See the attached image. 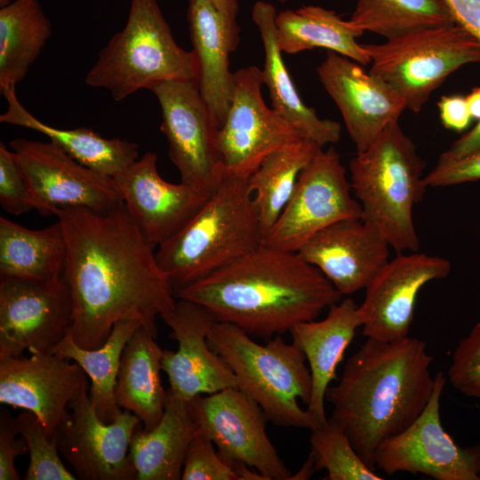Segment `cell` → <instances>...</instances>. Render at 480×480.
I'll use <instances>...</instances> for the list:
<instances>
[{
    "mask_svg": "<svg viewBox=\"0 0 480 480\" xmlns=\"http://www.w3.org/2000/svg\"><path fill=\"white\" fill-rule=\"evenodd\" d=\"M66 239L62 278L73 302V338L99 348L114 325L136 321L156 338V319L175 309V292L160 268L154 244L124 204L106 212L68 207L55 214Z\"/></svg>",
    "mask_w": 480,
    "mask_h": 480,
    "instance_id": "cell-1",
    "label": "cell"
},
{
    "mask_svg": "<svg viewBox=\"0 0 480 480\" xmlns=\"http://www.w3.org/2000/svg\"><path fill=\"white\" fill-rule=\"evenodd\" d=\"M175 296L204 307L216 322L270 339L316 319L343 295L298 252L262 244Z\"/></svg>",
    "mask_w": 480,
    "mask_h": 480,
    "instance_id": "cell-2",
    "label": "cell"
},
{
    "mask_svg": "<svg viewBox=\"0 0 480 480\" xmlns=\"http://www.w3.org/2000/svg\"><path fill=\"white\" fill-rule=\"evenodd\" d=\"M432 361L422 340L367 338L347 360L337 384L328 387L330 419L372 468L378 445L409 427L428 404L435 388Z\"/></svg>",
    "mask_w": 480,
    "mask_h": 480,
    "instance_id": "cell-3",
    "label": "cell"
},
{
    "mask_svg": "<svg viewBox=\"0 0 480 480\" xmlns=\"http://www.w3.org/2000/svg\"><path fill=\"white\" fill-rule=\"evenodd\" d=\"M248 178L224 173L218 188L156 257L174 292L234 262L263 244Z\"/></svg>",
    "mask_w": 480,
    "mask_h": 480,
    "instance_id": "cell-4",
    "label": "cell"
},
{
    "mask_svg": "<svg viewBox=\"0 0 480 480\" xmlns=\"http://www.w3.org/2000/svg\"><path fill=\"white\" fill-rule=\"evenodd\" d=\"M424 166L414 142L398 122L387 126L349 163L350 184L361 205L362 219L397 253L420 248L412 211L428 188Z\"/></svg>",
    "mask_w": 480,
    "mask_h": 480,
    "instance_id": "cell-5",
    "label": "cell"
},
{
    "mask_svg": "<svg viewBox=\"0 0 480 480\" xmlns=\"http://www.w3.org/2000/svg\"><path fill=\"white\" fill-rule=\"evenodd\" d=\"M207 339L231 368L237 388L260 405L268 421L278 427L317 428L298 403H309L312 378L297 344L277 335L260 345L241 328L222 322H214Z\"/></svg>",
    "mask_w": 480,
    "mask_h": 480,
    "instance_id": "cell-6",
    "label": "cell"
},
{
    "mask_svg": "<svg viewBox=\"0 0 480 480\" xmlns=\"http://www.w3.org/2000/svg\"><path fill=\"white\" fill-rule=\"evenodd\" d=\"M193 52L174 40L156 0H131L124 28L100 52L85 84L108 90L116 101L171 80L197 82Z\"/></svg>",
    "mask_w": 480,
    "mask_h": 480,
    "instance_id": "cell-7",
    "label": "cell"
},
{
    "mask_svg": "<svg viewBox=\"0 0 480 480\" xmlns=\"http://www.w3.org/2000/svg\"><path fill=\"white\" fill-rule=\"evenodd\" d=\"M363 46L371 58L369 72L391 85L413 112L421 110L452 72L480 62V42L458 23L421 28Z\"/></svg>",
    "mask_w": 480,
    "mask_h": 480,
    "instance_id": "cell-8",
    "label": "cell"
},
{
    "mask_svg": "<svg viewBox=\"0 0 480 480\" xmlns=\"http://www.w3.org/2000/svg\"><path fill=\"white\" fill-rule=\"evenodd\" d=\"M162 115L160 129L180 182L211 196L224 176L220 128L202 98L196 81L171 80L150 90Z\"/></svg>",
    "mask_w": 480,
    "mask_h": 480,
    "instance_id": "cell-9",
    "label": "cell"
},
{
    "mask_svg": "<svg viewBox=\"0 0 480 480\" xmlns=\"http://www.w3.org/2000/svg\"><path fill=\"white\" fill-rule=\"evenodd\" d=\"M28 189L29 203L48 216L62 208L106 212L124 204L114 178L77 162L52 141H10Z\"/></svg>",
    "mask_w": 480,
    "mask_h": 480,
    "instance_id": "cell-10",
    "label": "cell"
},
{
    "mask_svg": "<svg viewBox=\"0 0 480 480\" xmlns=\"http://www.w3.org/2000/svg\"><path fill=\"white\" fill-rule=\"evenodd\" d=\"M337 150L320 149L300 172L293 194L263 244L298 252L316 233L342 220L362 218Z\"/></svg>",
    "mask_w": 480,
    "mask_h": 480,
    "instance_id": "cell-11",
    "label": "cell"
},
{
    "mask_svg": "<svg viewBox=\"0 0 480 480\" xmlns=\"http://www.w3.org/2000/svg\"><path fill=\"white\" fill-rule=\"evenodd\" d=\"M139 418L122 411L105 423L89 396L87 380L68 406L53 437L60 453L81 480H135L137 472L130 456V444Z\"/></svg>",
    "mask_w": 480,
    "mask_h": 480,
    "instance_id": "cell-12",
    "label": "cell"
},
{
    "mask_svg": "<svg viewBox=\"0 0 480 480\" xmlns=\"http://www.w3.org/2000/svg\"><path fill=\"white\" fill-rule=\"evenodd\" d=\"M445 382L444 373L438 372L424 410L404 430L378 445L374 467L389 476L408 472L436 480H480V444L460 446L442 424L440 398Z\"/></svg>",
    "mask_w": 480,
    "mask_h": 480,
    "instance_id": "cell-13",
    "label": "cell"
},
{
    "mask_svg": "<svg viewBox=\"0 0 480 480\" xmlns=\"http://www.w3.org/2000/svg\"><path fill=\"white\" fill-rule=\"evenodd\" d=\"M73 302L64 279L0 276V358L50 352L71 330Z\"/></svg>",
    "mask_w": 480,
    "mask_h": 480,
    "instance_id": "cell-14",
    "label": "cell"
},
{
    "mask_svg": "<svg viewBox=\"0 0 480 480\" xmlns=\"http://www.w3.org/2000/svg\"><path fill=\"white\" fill-rule=\"evenodd\" d=\"M188 406L198 434L210 439L226 461L243 462L265 480L291 479L267 435L263 411L238 388L197 396Z\"/></svg>",
    "mask_w": 480,
    "mask_h": 480,
    "instance_id": "cell-15",
    "label": "cell"
},
{
    "mask_svg": "<svg viewBox=\"0 0 480 480\" xmlns=\"http://www.w3.org/2000/svg\"><path fill=\"white\" fill-rule=\"evenodd\" d=\"M233 75L234 91L219 131V148L224 173L249 178L272 152L306 137L266 105L260 68L249 66Z\"/></svg>",
    "mask_w": 480,
    "mask_h": 480,
    "instance_id": "cell-16",
    "label": "cell"
},
{
    "mask_svg": "<svg viewBox=\"0 0 480 480\" xmlns=\"http://www.w3.org/2000/svg\"><path fill=\"white\" fill-rule=\"evenodd\" d=\"M451 268L444 258L417 252L389 260L365 288L358 306L363 334L384 341L409 337L420 291L428 282L446 277Z\"/></svg>",
    "mask_w": 480,
    "mask_h": 480,
    "instance_id": "cell-17",
    "label": "cell"
},
{
    "mask_svg": "<svg viewBox=\"0 0 480 480\" xmlns=\"http://www.w3.org/2000/svg\"><path fill=\"white\" fill-rule=\"evenodd\" d=\"M324 90L339 108L357 153L366 150L406 108L402 96L355 60L328 51L316 68Z\"/></svg>",
    "mask_w": 480,
    "mask_h": 480,
    "instance_id": "cell-18",
    "label": "cell"
},
{
    "mask_svg": "<svg viewBox=\"0 0 480 480\" xmlns=\"http://www.w3.org/2000/svg\"><path fill=\"white\" fill-rule=\"evenodd\" d=\"M164 322L171 328V338L178 350H164L162 370L166 373L174 396L190 401L228 388H237L234 372L214 352L207 335L215 319L204 307L182 299Z\"/></svg>",
    "mask_w": 480,
    "mask_h": 480,
    "instance_id": "cell-19",
    "label": "cell"
},
{
    "mask_svg": "<svg viewBox=\"0 0 480 480\" xmlns=\"http://www.w3.org/2000/svg\"><path fill=\"white\" fill-rule=\"evenodd\" d=\"M72 360L53 353L0 358V403L35 413L50 437L87 375Z\"/></svg>",
    "mask_w": 480,
    "mask_h": 480,
    "instance_id": "cell-20",
    "label": "cell"
},
{
    "mask_svg": "<svg viewBox=\"0 0 480 480\" xmlns=\"http://www.w3.org/2000/svg\"><path fill=\"white\" fill-rule=\"evenodd\" d=\"M157 156L146 152L114 178L124 204L143 235L159 245L180 230L211 196L164 180Z\"/></svg>",
    "mask_w": 480,
    "mask_h": 480,
    "instance_id": "cell-21",
    "label": "cell"
},
{
    "mask_svg": "<svg viewBox=\"0 0 480 480\" xmlns=\"http://www.w3.org/2000/svg\"><path fill=\"white\" fill-rule=\"evenodd\" d=\"M387 240L362 218L335 222L312 236L298 251L342 294L365 289L389 260Z\"/></svg>",
    "mask_w": 480,
    "mask_h": 480,
    "instance_id": "cell-22",
    "label": "cell"
},
{
    "mask_svg": "<svg viewBox=\"0 0 480 480\" xmlns=\"http://www.w3.org/2000/svg\"><path fill=\"white\" fill-rule=\"evenodd\" d=\"M187 18L199 91L220 129L234 91L229 54L239 44L240 28L236 19L220 11L210 0H188Z\"/></svg>",
    "mask_w": 480,
    "mask_h": 480,
    "instance_id": "cell-23",
    "label": "cell"
},
{
    "mask_svg": "<svg viewBox=\"0 0 480 480\" xmlns=\"http://www.w3.org/2000/svg\"><path fill=\"white\" fill-rule=\"evenodd\" d=\"M360 326L358 306L351 298H347L330 306L324 319L301 322L290 331L292 341L302 350L308 363L312 392L307 411L317 427L328 421L325 392L336 378L337 366Z\"/></svg>",
    "mask_w": 480,
    "mask_h": 480,
    "instance_id": "cell-24",
    "label": "cell"
},
{
    "mask_svg": "<svg viewBox=\"0 0 480 480\" xmlns=\"http://www.w3.org/2000/svg\"><path fill=\"white\" fill-rule=\"evenodd\" d=\"M276 14L271 4L261 0L257 1L252 10V19L263 44L265 60L261 77L268 89L272 109L320 146L334 144L340 139L341 126L338 122L320 118L300 99L277 44Z\"/></svg>",
    "mask_w": 480,
    "mask_h": 480,
    "instance_id": "cell-25",
    "label": "cell"
},
{
    "mask_svg": "<svg viewBox=\"0 0 480 480\" xmlns=\"http://www.w3.org/2000/svg\"><path fill=\"white\" fill-rule=\"evenodd\" d=\"M7 108L0 122L28 128L46 136L80 164L111 178L139 158L138 145L119 138L107 139L87 127L60 129L27 110L16 95V86L1 91Z\"/></svg>",
    "mask_w": 480,
    "mask_h": 480,
    "instance_id": "cell-26",
    "label": "cell"
},
{
    "mask_svg": "<svg viewBox=\"0 0 480 480\" xmlns=\"http://www.w3.org/2000/svg\"><path fill=\"white\" fill-rule=\"evenodd\" d=\"M198 434L188 402L167 390L164 412L159 423L145 431L140 423L134 430L130 456L138 480L181 479L186 453Z\"/></svg>",
    "mask_w": 480,
    "mask_h": 480,
    "instance_id": "cell-27",
    "label": "cell"
},
{
    "mask_svg": "<svg viewBox=\"0 0 480 480\" xmlns=\"http://www.w3.org/2000/svg\"><path fill=\"white\" fill-rule=\"evenodd\" d=\"M163 354L156 338L140 327L126 343L120 360L116 404L136 415L145 431L159 423L167 400L160 378Z\"/></svg>",
    "mask_w": 480,
    "mask_h": 480,
    "instance_id": "cell-28",
    "label": "cell"
},
{
    "mask_svg": "<svg viewBox=\"0 0 480 480\" xmlns=\"http://www.w3.org/2000/svg\"><path fill=\"white\" fill-rule=\"evenodd\" d=\"M276 39L282 52L295 54L315 48H325L360 65H367L371 58L356 42L363 35L348 20L334 11L316 5L280 12L276 17Z\"/></svg>",
    "mask_w": 480,
    "mask_h": 480,
    "instance_id": "cell-29",
    "label": "cell"
},
{
    "mask_svg": "<svg viewBox=\"0 0 480 480\" xmlns=\"http://www.w3.org/2000/svg\"><path fill=\"white\" fill-rule=\"evenodd\" d=\"M66 239L59 220L29 229L0 217V276L53 280L62 277Z\"/></svg>",
    "mask_w": 480,
    "mask_h": 480,
    "instance_id": "cell-30",
    "label": "cell"
},
{
    "mask_svg": "<svg viewBox=\"0 0 480 480\" xmlns=\"http://www.w3.org/2000/svg\"><path fill=\"white\" fill-rule=\"evenodd\" d=\"M52 35L39 0H13L0 9V92L20 83Z\"/></svg>",
    "mask_w": 480,
    "mask_h": 480,
    "instance_id": "cell-31",
    "label": "cell"
},
{
    "mask_svg": "<svg viewBox=\"0 0 480 480\" xmlns=\"http://www.w3.org/2000/svg\"><path fill=\"white\" fill-rule=\"evenodd\" d=\"M140 327V324L136 321H119L104 345L93 349L77 345L70 330L50 351L76 362L85 372L91 380L90 400L105 423L114 421L122 412L115 395L120 360L126 343Z\"/></svg>",
    "mask_w": 480,
    "mask_h": 480,
    "instance_id": "cell-32",
    "label": "cell"
},
{
    "mask_svg": "<svg viewBox=\"0 0 480 480\" xmlns=\"http://www.w3.org/2000/svg\"><path fill=\"white\" fill-rule=\"evenodd\" d=\"M322 148L308 138L300 139L272 152L249 176L263 237L291 199L300 172Z\"/></svg>",
    "mask_w": 480,
    "mask_h": 480,
    "instance_id": "cell-33",
    "label": "cell"
},
{
    "mask_svg": "<svg viewBox=\"0 0 480 480\" xmlns=\"http://www.w3.org/2000/svg\"><path fill=\"white\" fill-rule=\"evenodd\" d=\"M348 21L363 34L370 31L386 40L457 23L444 0H357Z\"/></svg>",
    "mask_w": 480,
    "mask_h": 480,
    "instance_id": "cell-34",
    "label": "cell"
},
{
    "mask_svg": "<svg viewBox=\"0 0 480 480\" xmlns=\"http://www.w3.org/2000/svg\"><path fill=\"white\" fill-rule=\"evenodd\" d=\"M310 454L315 470L327 471V480H382L354 449L344 430L330 418L311 429Z\"/></svg>",
    "mask_w": 480,
    "mask_h": 480,
    "instance_id": "cell-35",
    "label": "cell"
},
{
    "mask_svg": "<svg viewBox=\"0 0 480 480\" xmlns=\"http://www.w3.org/2000/svg\"><path fill=\"white\" fill-rule=\"evenodd\" d=\"M15 419L20 436L25 439L29 452V464L24 479H77L62 463L55 438L49 436L35 413L24 410Z\"/></svg>",
    "mask_w": 480,
    "mask_h": 480,
    "instance_id": "cell-36",
    "label": "cell"
},
{
    "mask_svg": "<svg viewBox=\"0 0 480 480\" xmlns=\"http://www.w3.org/2000/svg\"><path fill=\"white\" fill-rule=\"evenodd\" d=\"M447 375L462 395L480 398V322L459 342Z\"/></svg>",
    "mask_w": 480,
    "mask_h": 480,
    "instance_id": "cell-37",
    "label": "cell"
},
{
    "mask_svg": "<svg viewBox=\"0 0 480 480\" xmlns=\"http://www.w3.org/2000/svg\"><path fill=\"white\" fill-rule=\"evenodd\" d=\"M213 445L210 439L200 434L191 440L185 457L182 480H240Z\"/></svg>",
    "mask_w": 480,
    "mask_h": 480,
    "instance_id": "cell-38",
    "label": "cell"
},
{
    "mask_svg": "<svg viewBox=\"0 0 480 480\" xmlns=\"http://www.w3.org/2000/svg\"><path fill=\"white\" fill-rule=\"evenodd\" d=\"M0 204L8 213L20 215L33 210L23 172L14 152L0 142Z\"/></svg>",
    "mask_w": 480,
    "mask_h": 480,
    "instance_id": "cell-39",
    "label": "cell"
},
{
    "mask_svg": "<svg viewBox=\"0 0 480 480\" xmlns=\"http://www.w3.org/2000/svg\"><path fill=\"white\" fill-rule=\"evenodd\" d=\"M480 180V149L456 158L440 155L424 177L427 187H446Z\"/></svg>",
    "mask_w": 480,
    "mask_h": 480,
    "instance_id": "cell-40",
    "label": "cell"
},
{
    "mask_svg": "<svg viewBox=\"0 0 480 480\" xmlns=\"http://www.w3.org/2000/svg\"><path fill=\"white\" fill-rule=\"evenodd\" d=\"M16 419L6 412L0 417V480H19L14 461L18 456L28 452L25 439L18 437Z\"/></svg>",
    "mask_w": 480,
    "mask_h": 480,
    "instance_id": "cell-41",
    "label": "cell"
},
{
    "mask_svg": "<svg viewBox=\"0 0 480 480\" xmlns=\"http://www.w3.org/2000/svg\"><path fill=\"white\" fill-rule=\"evenodd\" d=\"M444 126L456 132L464 131L471 122L466 97L444 95L437 103Z\"/></svg>",
    "mask_w": 480,
    "mask_h": 480,
    "instance_id": "cell-42",
    "label": "cell"
},
{
    "mask_svg": "<svg viewBox=\"0 0 480 480\" xmlns=\"http://www.w3.org/2000/svg\"><path fill=\"white\" fill-rule=\"evenodd\" d=\"M455 21L480 42V0H444Z\"/></svg>",
    "mask_w": 480,
    "mask_h": 480,
    "instance_id": "cell-43",
    "label": "cell"
},
{
    "mask_svg": "<svg viewBox=\"0 0 480 480\" xmlns=\"http://www.w3.org/2000/svg\"><path fill=\"white\" fill-rule=\"evenodd\" d=\"M480 149V119L468 132L452 143L448 150L441 155L445 157L456 158L470 152Z\"/></svg>",
    "mask_w": 480,
    "mask_h": 480,
    "instance_id": "cell-44",
    "label": "cell"
},
{
    "mask_svg": "<svg viewBox=\"0 0 480 480\" xmlns=\"http://www.w3.org/2000/svg\"><path fill=\"white\" fill-rule=\"evenodd\" d=\"M466 100L472 118L480 119V87H475L467 95Z\"/></svg>",
    "mask_w": 480,
    "mask_h": 480,
    "instance_id": "cell-45",
    "label": "cell"
},
{
    "mask_svg": "<svg viewBox=\"0 0 480 480\" xmlns=\"http://www.w3.org/2000/svg\"><path fill=\"white\" fill-rule=\"evenodd\" d=\"M220 11L231 18L236 19L238 13L237 0H210Z\"/></svg>",
    "mask_w": 480,
    "mask_h": 480,
    "instance_id": "cell-46",
    "label": "cell"
},
{
    "mask_svg": "<svg viewBox=\"0 0 480 480\" xmlns=\"http://www.w3.org/2000/svg\"><path fill=\"white\" fill-rule=\"evenodd\" d=\"M315 470L314 460L309 454L307 460L304 462L302 468L295 476H292L291 479H308Z\"/></svg>",
    "mask_w": 480,
    "mask_h": 480,
    "instance_id": "cell-47",
    "label": "cell"
},
{
    "mask_svg": "<svg viewBox=\"0 0 480 480\" xmlns=\"http://www.w3.org/2000/svg\"><path fill=\"white\" fill-rule=\"evenodd\" d=\"M12 1L11 0H0L1 6L4 7L7 4H9Z\"/></svg>",
    "mask_w": 480,
    "mask_h": 480,
    "instance_id": "cell-48",
    "label": "cell"
},
{
    "mask_svg": "<svg viewBox=\"0 0 480 480\" xmlns=\"http://www.w3.org/2000/svg\"><path fill=\"white\" fill-rule=\"evenodd\" d=\"M276 1H277V2H280V3H282V4H284V3H285V2H287V1H289V0H276Z\"/></svg>",
    "mask_w": 480,
    "mask_h": 480,
    "instance_id": "cell-49",
    "label": "cell"
}]
</instances>
